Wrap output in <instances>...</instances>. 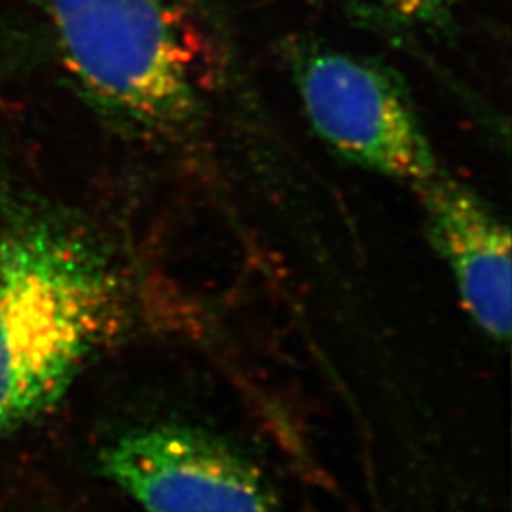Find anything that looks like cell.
Segmentation results:
<instances>
[{"label": "cell", "mask_w": 512, "mask_h": 512, "mask_svg": "<svg viewBox=\"0 0 512 512\" xmlns=\"http://www.w3.org/2000/svg\"><path fill=\"white\" fill-rule=\"evenodd\" d=\"M122 308L118 270L86 228L0 194V437L61 399Z\"/></svg>", "instance_id": "6da1fadb"}, {"label": "cell", "mask_w": 512, "mask_h": 512, "mask_svg": "<svg viewBox=\"0 0 512 512\" xmlns=\"http://www.w3.org/2000/svg\"><path fill=\"white\" fill-rule=\"evenodd\" d=\"M74 90L120 126L177 135L202 99L194 57L162 0H42Z\"/></svg>", "instance_id": "7a4b0ae2"}, {"label": "cell", "mask_w": 512, "mask_h": 512, "mask_svg": "<svg viewBox=\"0 0 512 512\" xmlns=\"http://www.w3.org/2000/svg\"><path fill=\"white\" fill-rule=\"evenodd\" d=\"M293 80L311 128L336 154L416 190L442 173L410 95L384 65L306 48L294 55Z\"/></svg>", "instance_id": "3957f363"}, {"label": "cell", "mask_w": 512, "mask_h": 512, "mask_svg": "<svg viewBox=\"0 0 512 512\" xmlns=\"http://www.w3.org/2000/svg\"><path fill=\"white\" fill-rule=\"evenodd\" d=\"M99 467L147 512H281L251 459L183 423L129 429L103 448Z\"/></svg>", "instance_id": "277c9868"}, {"label": "cell", "mask_w": 512, "mask_h": 512, "mask_svg": "<svg viewBox=\"0 0 512 512\" xmlns=\"http://www.w3.org/2000/svg\"><path fill=\"white\" fill-rule=\"evenodd\" d=\"M427 236L471 321L494 342L511 332V234L476 192L446 177L418 188Z\"/></svg>", "instance_id": "5b68a950"}, {"label": "cell", "mask_w": 512, "mask_h": 512, "mask_svg": "<svg viewBox=\"0 0 512 512\" xmlns=\"http://www.w3.org/2000/svg\"><path fill=\"white\" fill-rule=\"evenodd\" d=\"M399 18L440 27L452 19L461 0H372Z\"/></svg>", "instance_id": "8992f818"}]
</instances>
